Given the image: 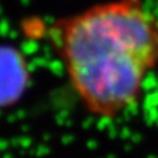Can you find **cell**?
Returning a JSON list of instances; mask_svg holds the SVG:
<instances>
[{"label":"cell","mask_w":158,"mask_h":158,"mask_svg":"<svg viewBox=\"0 0 158 158\" xmlns=\"http://www.w3.org/2000/svg\"><path fill=\"white\" fill-rule=\"evenodd\" d=\"M52 40L77 98L103 120L136 106L158 67V16L142 0L94 4L56 23Z\"/></svg>","instance_id":"obj_1"},{"label":"cell","mask_w":158,"mask_h":158,"mask_svg":"<svg viewBox=\"0 0 158 158\" xmlns=\"http://www.w3.org/2000/svg\"><path fill=\"white\" fill-rule=\"evenodd\" d=\"M30 84L25 56L15 48L0 45V107L16 103Z\"/></svg>","instance_id":"obj_2"}]
</instances>
